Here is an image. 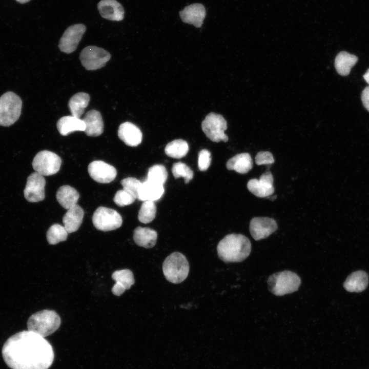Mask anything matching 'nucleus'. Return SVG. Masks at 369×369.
I'll list each match as a JSON object with an SVG mask.
<instances>
[{
  "label": "nucleus",
  "mask_w": 369,
  "mask_h": 369,
  "mask_svg": "<svg viewBox=\"0 0 369 369\" xmlns=\"http://www.w3.org/2000/svg\"><path fill=\"white\" fill-rule=\"evenodd\" d=\"M2 354L11 369H48L54 359L51 344L44 337L29 330L9 337L4 344Z\"/></svg>",
  "instance_id": "obj_1"
},
{
  "label": "nucleus",
  "mask_w": 369,
  "mask_h": 369,
  "mask_svg": "<svg viewBox=\"0 0 369 369\" xmlns=\"http://www.w3.org/2000/svg\"><path fill=\"white\" fill-rule=\"evenodd\" d=\"M219 258L225 262H239L250 255L251 243L248 237L240 234L226 235L217 247Z\"/></svg>",
  "instance_id": "obj_2"
},
{
  "label": "nucleus",
  "mask_w": 369,
  "mask_h": 369,
  "mask_svg": "<svg viewBox=\"0 0 369 369\" xmlns=\"http://www.w3.org/2000/svg\"><path fill=\"white\" fill-rule=\"evenodd\" d=\"M60 323V318L56 312L44 310L30 316L27 321V328L28 330L45 338L55 332Z\"/></svg>",
  "instance_id": "obj_3"
},
{
  "label": "nucleus",
  "mask_w": 369,
  "mask_h": 369,
  "mask_svg": "<svg viewBox=\"0 0 369 369\" xmlns=\"http://www.w3.org/2000/svg\"><path fill=\"white\" fill-rule=\"evenodd\" d=\"M162 270L167 280L173 283H179L185 280L188 275L189 262L182 254L175 252L165 259Z\"/></svg>",
  "instance_id": "obj_4"
},
{
  "label": "nucleus",
  "mask_w": 369,
  "mask_h": 369,
  "mask_svg": "<svg viewBox=\"0 0 369 369\" xmlns=\"http://www.w3.org/2000/svg\"><path fill=\"white\" fill-rule=\"evenodd\" d=\"M268 284L269 290L272 293L280 296L297 291L301 284V279L296 273L286 270L270 276Z\"/></svg>",
  "instance_id": "obj_5"
},
{
  "label": "nucleus",
  "mask_w": 369,
  "mask_h": 369,
  "mask_svg": "<svg viewBox=\"0 0 369 369\" xmlns=\"http://www.w3.org/2000/svg\"><path fill=\"white\" fill-rule=\"evenodd\" d=\"M22 106L20 98L9 91L0 97V126L8 127L19 118Z\"/></svg>",
  "instance_id": "obj_6"
},
{
  "label": "nucleus",
  "mask_w": 369,
  "mask_h": 369,
  "mask_svg": "<svg viewBox=\"0 0 369 369\" xmlns=\"http://www.w3.org/2000/svg\"><path fill=\"white\" fill-rule=\"evenodd\" d=\"M201 129L207 137L214 142L228 140L224 133L227 129V123L223 117L219 114L211 112L202 121Z\"/></svg>",
  "instance_id": "obj_7"
},
{
  "label": "nucleus",
  "mask_w": 369,
  "mask_h": 369,
  "mask_svg": "<svg viewBox=\"0 0 369 369\" xmlns=\"http://www.w3.org/2000/svg\"><path fill=\"white\" fill-rule=\"evenodd\" d=\"M61 164L60 157L56 154L47 150L38 152L32 161V167L35 171L44 176L57 173Z\"/></svg>",
  "instance_id": "obj_8"
},
{
  "label": "nucleus",
  "mask_w": 369,
  "mask_h": 369,
  "mask_svg": "<svg viewBox=\"0 0 369 369\" xmlns=\"http://www.w3.org/2000/svg\"><path fill=\"white\" fill-rule=\"evenodd\" d=\"M92 222L97 230L107 232L120 227L122 219L121 215L116 211L104 207H99L93 215Z\"/></svg>",
  "instance_id": "obj_9"
},
{
  "label": "nucleus",
  "mask_w": 369,
  "mask_h": 369,
  "mask_svg": "<svg viewBox=\"0 0 369 369\" xmlns=\"http://www.w3.org/2000/svg\"><path fill=\"white\" fill-rule=\"evenodd\" d=\"M111 58L109 52L94 46L84 48L79 55L82 65L88 70H95L104 67Z\"/></svg>",
  "instance_id": "obj_10"
},
{
  "label": "nucleus",
  "mask_w": 369,
  "mask_h": 369,
  "mask_svg": "<svg viewBox=\"0 0 369 369\" xmlns=\"http://www.w3.org/2000/svg\"><path fill=\"white\" fill-rule=\"evenodd\" d=\"M86 30V26L81 24H74L69 27L59 40L58 47L60 50L68 54L74 52Z\"/></svg>",
  "instance_id": "obj_11"
},
{
  "label": "nucleus",
  "mask_w": 369,
  "mask_h": 369,
  "mask_svg": "<svg viewBox=\"0 0 369 369\" xmlns=\"http://www.w3.org/2000/svg\"><path fill=\"white\" fill-rule=\"evenodd\" d=\"M46 180L44 176L34 172L27 178L24 190V197L31 202H37L45 198V187Z\"/></svg>",
  "instance_id": "obj_12"
},
{
  "label": "nucleus",
  "mask_w": 369,
  "mask_h": 369,
  "mask_svg": "<svg viewBox=\"0 0 369 369\" xmlns=\"http://www.w3.org/2000/svg\"><path fill=\"white\" fill-rule=\"evenodd\" d=\"M278 228L276 221L272 218L256 217L250 222V232L255 240H260L269 237Z\"/></svg>",
  "instance_id": "obj_13"
},
{
  "label": "nucleus",
  "mask_w": 369,
  "mask_h": 369,
  "mask_svg": "<svg viewBox=\"0 0 369 369\" xmlns=\"http://www.w3.org/2000/svg\"><path fill=\"white\" fill-rule=\"evenodd\" d=\"M88 171L93 180L101 183L112 182L117 175V171L113 166L101 160L91 162L88 166Z\"/></svg>",
  "instance_id": "obj_14"
},
{
  "label": "nucleus",
  "mask_w": 369,
  "mask_h": 369,
  "mask_svg": "<svg viewBox=\"0 0 369 369\" xmlns=\"http://www.w3.org/2000/svg\"><path fill=\"white\" fill-rule=\"evenodd\" d=\"M274 178L272 173L267 171L263 173L259 179H251L247 183V188L254 195L258 197L271 196L274 192Z\"/></svg>",
  "instance_id": "obj_15"
},
{
  "label": "nucleus",
  "mask_w": 369,
  "mask_h": 369,
  "mask_svg": "<svg viewBox=\"0 0 369 369\" xmlns=\"http://www.w3.org/2000/svg\"><path fill=\"white\" fill-rule=\"evenodd\" d=\"M183 22L199 28L203 24L206 12L204 7L200 4H193L186 6L179 12Z\"/></svg>",
  "instance_id": "obj_16"
},
{
  "label": "nucleus",
  "mask_w": 369,
  "mask_h": 369,
  "mask_svg": "<svg viewBox=\"0 0 369 369\" xmlns=\"http://www.w3.org/2000/svg\"><path fill=\"white\" fill-rule=\"evenodd\" d=\"M118 136L126 145L131 147L139 145L142 138L140 130L130 122H125L119 126Z\"/></svg>",
  "instance_id": "obj_17"
},
{
  "label": "nucleus",
  "mask_w": 369,
  "mask_h": 369,
  "mask_svg": "<svg viewBox=\"0 0 369 369\" xmlns=\"http://www.w3.org/2000/svg\"><path fill=\"white\" fill-rule=\"evenodd\" d=\"M101 16L113 21H120L124 18V9L116 0H101L97 5Z\"/></svg>",
  "instance_id": "obj_18"
},
{
  "label": "nucleus",
  "mask_w": 369,
  "mask_h": 369,
  "mask_svg": "<svg viewBox=\"0 0 369 369\" xmlns=\"http://www.w3.org/2000/svg\"><path fill=\"white\" fill-rule=\"evenodd\" d=\"M111 277L115 281L111 291L114 295L118 296L122 294L126 290L130 289L135 282L133 274L129 269L115 271Z\"/></svg>",
  "instance_id": "obj_19"
},
{
  "label": "nucleus",
  "mask_w": 369,
  "mask_h": 369,
  "mask_svg": "<svg viewBox=\"0 0 369 369\" xmlns=\"http://www.w3.org/2000/svg\"><path fill=\"white\" fill-rule=\"evenodd\" d=\"M85 125L84 131L87 135L96 137L104 131V122L100 113L96 110H91L86 113L82 119Z\"/></svg>",
  "instance_id": "obj_20"
},
{
  "label": "nucleus",
  "mask_w": 369,
  "mask_h": 369,
  "mask_svg": "<svg viewBox=\"0 0 369 369\" xmlns=\"http://www.w3.org/2000/svg\"><path fill=\"white\" fill-rule=\"evenodd\" d=\"M165 192L163 185L145 180L142 182L137 199L155 201L159 199Z\"/></svg>",
  "instance_id": "obj_21"
},
{
  "label": "nucleus",
  "mask_w": 369,
  "mask_h": 369,
  "mask_svg": "<svg viewBox=\"0 0 369 369\" xmlns=\"http://www.w3.org/2000/svg\"><path fill=\"white\" fill-rule=\"evenodd\" d=\"M56 126L59 133L63 136H67L75 131H84L85 130V125L83 119L73 115L61 117L57 121Z\"/></svg>",
  "instance_id": "obj_22"
},
{
  "label": "nucleus",
  "mask_w": 369,
  "mask_h": 369,
  "mask_svg": "<svg viewBox=\"0 0 369 369\" xmlns=\"http://www.w3.org/2000/svg\"><path fill=\"white\" fill-rule=\"evenodd\" d=\"M84 215L83 209L78 204L68 210L63 218L64 226L68 232L76 231L83 222Z\"/></svg>",
  "instance_id": "obj_23"
},
{
  "label": "nucleus",
  "mask_w": 369,
  "mask_h": 369,
  "mask_svg": "<svg viewBox=\"0 0 369 369\" xmlns=\"http://www.w3.org/2000/svg\"><path fill=\"white\" fill-rule=\"evenodd\" d=\"M79 197L78 192L73 187L65 185L60 187L56 192V198L65 209L69 210L77 204Z\"/></svg>",
  "instance_id": "obj_24"
},
{
  "label": "nucleus",
  "mask_w": 369,
  "mask_h": 369,
  "mask_svg": "<svg viewBox=\"0 0 369 369\" xmlns=\"http://www.w3.org/2000/svg\"><path fill=\"white\" fill-rule=\"evenodd\" d=\"M226 167L229 170H234L238 173L245 174L253 167L252 159L248 153L238 154L228 160Z\"/></svg>",
  "instance_id": "obj_25"
},
{
  "label": "nucleus",
  "mask_w": 369,
  "mask_h": 369,
  "mask_svg": "<svg viewBox=\"0 0 369 369\" xmlns=\"http://www.w3.org/2000/svg\"><path fill=\"white\" fill-rule=\"evenodd\" d=\"M157 232L149 228L137 227L133 232V240L135 243L145 248H153L156 243Z\"/></svg>",
  "instance_id": "obj_26"
},
{
  "label": "nucleus",
  "mask_w": 369,
  "mask_h": 369,
  "mask_svg": "<svg viewBox=\"0 0 369 369\" xmlns=\"http://www.w3.org/2000/svg\"><path fill=\"white\" fill-rule=\"evenodd\" d=\"M368 283V277L363 271L352 273L344 283L345 289L350 292H360L364 290Z\"/></svg>",
  "instance_id": "obj_27"
},
{
  "label": "nucleus",
  "mask_w": 369,
  "mask_h": 369,
  "mask_svg": "<svg viewBox=\"0 0 369 369\" xmlns=\"http://www.w3.org/2000/svg\"><path fill=\"white\" fill-rule=\"evenodd\" d=\"M358 60V58L356 55L346 51H341L335 58V67L339 74L346 76L350 74L351 68Z\"/></svg>",
  "instance_id": "obj_28"
},
{
  "label": "nucleus",
  "mask_w": 369,
  "mask_h": 369,
  "mask_svg": "<svg viewBox=\"0 0 369 369\" xmlns=\"http://www.w3.org/2000/svg\"><path fill=\"white\" fill-rule=\"evenodd\" d=\"M90 100V96L85 92H78L69 99L68 107L71 115L80 118L84 113Z\"/></svg>",
  "instance_id": "obj_29"
},
{
  "label": "nucleus",
  "mask_w": 369,
  "mask_h": 369,
  "mask_svg": "<svg viewBox=\"0 0 369 369\" xmlns=\"http://www.w3.org/2000/svg\"><path fill=\"white\" fill-rule=\"evenodd\" d=\"M189 151V146L186 141L181 139L174 140L168 143L165 147V153L174 158H181L185 156Z\"/></svg>",
  "instance_id": "obj_30"
},
{
  "label": "nucleus",
  "mask_w": 369,
  "mask_h": 369,
  "mask_svg": "<svg viewBox=\"0 0 369 369\" xmlns=\"http://www.w3.org/2000/svg\"><path fill=\"white\" fill-rule=\"evenodd\" d=\"M68 234V232L64 226L59 224H54L47 232L46 237L49 244H56L65 241L67 238Z\"/></svg>",
  "instance_id": "obj_31"
},
{
  "label": "nucleus",
  "mask_w": 369,
  "mask_h": 369,
  "mask_svg": "<svg viewBox=\"0 0 369 369\" xmlns=\"http://www.w3.org/2000/svg\"><path fill=\"white\" fill-rule=\"evenodd\" d=\"M156 213V207L154 201H145L139 210L138 220L144 223H149L155 218Z\"/></svg>",
  "instance_id": "obj_32"
},
{
  "label": "nucleus",
  "mask_w": 369,
  "mask_h": 369,
  "mask_svg": "<svg viewBox=\"0 0 369 369\" xmlns=\"http://www.w3.org/2000/svg\"><path fill=\"white\" fill-rule=\"evenodd\" d=\"M168 178L166 168L161 165H155L148 170L146 180L163 185Z\"/></svg>",
  "instance_id": "obj_33"
},
{
  "label": "nucleus",
  "mask_w": 369,
  "mask_h": 369,
  "mask_svg": "<svg viewBox=\"0 0 369 369\" xmlns=\"http://www.w3.org/2000/svg\"><path fill=\"white\" fill-rule=\"evenodd\" d=\"M172 172L175 178L183 177L186 183H189L193 177L192 170L186 164L181 162L174 163L172 168Z\"/></svg>",
  "instance_id": "obj_34"
},
{
  "label": "nucleus",
  "mask_w": 369,
  "mask_h": 369,
  "mask_svg": "<svg viewBox=\"0 0 369 369\" xmlns=\"http://www.w3.org/2000/svg\"><path fill=\"white\" fill-rule=\"evenodd\" d=\"M123 189L132 194L137 199L142 182L134 177H127L121 181Z\"/></svg>",
  "instance_id": "obj_35"
},
{
  "label": "nucleus",
  "mask_w": 369,
  "mask_h": 369,
  "mask_svg": "<svg viewBox=\"0 0 369 369\" xmlns=\"http://www.w3.org/2000/svg\"><path fill=\"white\" fill-rule=\"evenodd\" d=\"M136 197L129 192L122 189L117 191L113 200L119 207H124L132 204L136 199Z\"/></svg>",
  "instance_id": "obj_36"
},
{
  "label": "nucleus",
  "mask_w": 369,
  "mask_h": 369,
  "mask_svg": "<svg viewBox=\"0 0 369 369\" xmlns=\"http://www.w3.org/2000/svg\"><path fill=\"white\" fill-rule=\"evenodd\" d=\"M211 161V153L208 150L203 149L199 152L198 166L199 170L206 171L210 167Z\"/></svg>",
  "instance_id": "obj_37"
},
{
  "label": "nucleus",
  "mask_w": 369,
  "mask_h": 369,
  "mask_svg": "<svg viewBox=\"0 0 369 369\" xmlns=\"http://www.w3.org/2000/svg\"><path fill=\"white\" fill-rule=\"evenodd\" d=\"M274 162L273 156L269 151L259 152L255 156V163L257 165H269Z\"/></svg>",
  "instance_id": "obj_38"
},
{
  "label": "nucleus",
  "mask_w": 369,
  "mask_h": 369,
  "mask_svg": "<svg viewBox=\"0 0 369 369\" xmlns=\"http://www.w3.org/2000/svg\"><path fill=\"white\" fill-rule=\"evenodd\" d=\"M361 100L364 108L369 112V86L365 87L362 91Z\"/></svg>",
  "instance_id": "obj_39"
},
{
  "label": "nucleus",
  "mask_w": 369,
  "mask_h": 369,
  "mask_svg": "<svg viewBox=\"0 0 369 369\" xmlns=\"http://www.w3.org/2000/svg\"><path fill=\"white\" fill-rule=\"evenodd\" d=\"M363 77L366 82L369 85V69H368L367 71L363 75Z\"/></svg>",
  "instance_id": "obj_40"
},
{
  "label": "nucleus",
  "mask_w": 369,
  "mask_h": 369,
  "mask_svg": "<svg viewBox=\"0 0 369 369\" xmlns=\"http://www.w3.org/2000/svg\"><path fill=\"white\" fill-rule=\"evenodd\" d=\"M16 1L20 3L24 4V3H26L29 2L30 0H16Z\"/></svg>",
  "instance_id": "obj_41"
}]
</instances>
